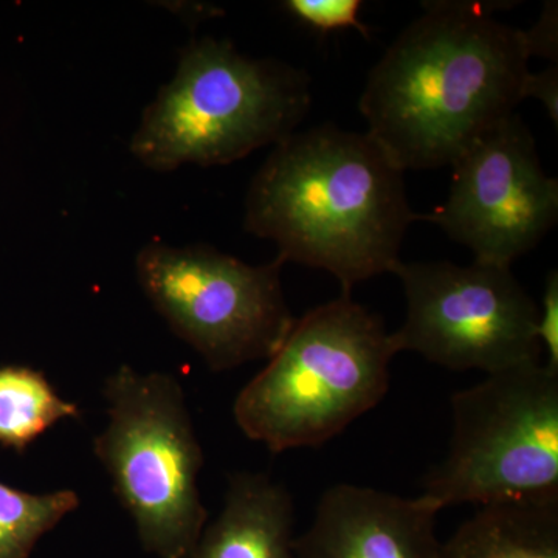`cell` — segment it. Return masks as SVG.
Listing matches in <instances>:
<instances>
[{"instance_id":"obj_1","label":"cell","mask_w":558,"mask_h":558,"mask_svg":"<svg viewBox=\"0 0 558 558\" xmlns=\"http://www.w3.org/2000/svg\"><path fill=\"white\" fill-rule=\"evenodd\" d=\"M502 2L438 0L371 70L359 109L403 171L453 167L524 101L523 31L495 17Z\"/></svg>"},{"instance_id":"obj_2","label":"cell","mask_w":558,"mask_h":558,"mask_svg":"<svg viewBox=\"0 0 558 558\" xmlns=\"http://www.w3.org/2000/svg\"><path fill=\"white\" fill-rule=\"evenodd\" d=\"M403 172L368 132L329 123L293 132L250 183L245 230L275 242L282 263L328 271L351 295L402 260L418 219Z\"/></svg>"},{"instance_id":"obj_3","label":"cell","mask_w":558,"mask_h":558,"mask_svg":"<svg viewBox=\"0 0 558 558\" xmlns=\"http://www.w3.org/2000/svg\"><path fill=\"white\" fill-rule=\"evenodd\" d=\"M398 354L384 319L341 293L295 319L266 368L241 389L234 421L271 453L315 449L379 405Z\"/></svg>"},{"instance_id":"obj_4","label":"cell","mask_w":558,"mask_h":558,"mask_svg":"<svg viewBox=\"0 0 558 558\" xmlns=\"http://www.w3.org/2000/svg\"><path fill=\"white\" fill-rule=\"evenodd\" d=\"M311 102L304 70L250 58L229 40H193L143 112L131 153L154 171L233 163L288 138Z\"/></svg>"},{"instance_id":"obj_5","label":"cell","mask_w":558,"mask_h":558,"mask_svg":"<svg viewBox=\"0 0 558 558\" xmlns=\"http://www.w3.org/2000/svg\"><path fill=\"white\" fill-rule=\"evenodd\" d=\"M102 398L109 421L94 453L134 520L140 545L159 558H189L208 510L197 486L204 451L182 384L123 365L106 377Z\"/></svg>"},{"instance_id":"obj_6","label":"cell","mask_w":558,"mask_h":558,"mask_svg":"<svg viewBox=\"0 0 558 558\" xmlns=\"http://www.w3.org/2000/svg\"><path fill=\"white\" fill-rule=\"evenodd\" d=\"M447 457L418 495L451 506L558 495V373L545 363L488 374L451 396Z\"/></svg>"},{"instance_id":"obj_7","label":"cell","mask_w":558,"mask_h":558,"mask_svg":"<svg viewBox=\"0 0 558 558\" xmlns=\"http://www.w3.org/2000/svg\"><path fill=\"white\" fill-rule=\"evenodd\" d=\"M282 266L278 258L250 266L208 245L159 241L135 260L154 310L215 373L269 360L289 336L296 318L282 290Z\"/></svg>"},{"instance_id":"obj_8","label":"cell","mask_w":558,"mask_h":558,"mask_svg":"<svg viewBox=\"0 0 558 558\" xmlns=\"http://www.w3.org/2000/svg\"><path fill=\"white\" fill-rule=\"evenodd\" d=\"M392 274L405 293L399 352H417L451 371L497 374L538 363V306L512 267L450 260H400Z\"/></svg>"},{"instance_id":"obj_9","label":"cell","mask_w":558,"mask_h":558,"mask_svg":"<svg viewBox=\"0 0 558 558\" xmlns=\"http://www.w3.org/2000/svg\"><path fill=\"white\" fill-rule=\"evenodd\" d=\"M449 197L425 216L476 263L512 267L558 219V182L539 161L534 135L513 113L453 163Z\"/></svg>"},{"instance_id":"obj_10","label":"cell","mask_w":558,"mask_h":558,"mask_svg":"<svg viewBox=\"0 0 558 558\" xmlns=\"http://www.w3.org/2000/svg\"><path fill=\"white\" fill-rule=\"evenodd\" d=\"M438 513L421 497L337 484L295 538V558H439Z\"/></svg>"},{"instance_id":"obj_11","label":"cell","mask_w":558,"mask_h":558,"mask_svg":"<svg viewBox=\"0 0 558 558\" xmlns=\"http://www.w3.org/2000/svg\"><path fill=\"white\" fill-rule=\"evenodd\" d=\"M295 505L267 473L230 476L223 508L189 558H295Z\"/></svg>"},{"instance_id":"obj_12","label":"cell","mask_w":558,"mask_h":558,"mask_svg":"<svg viewBox=\"0 0 558 558\" xmlns=\"http://www.w3.org/2000/svg\"><path fill=\"white\" fill-rule=\"evenodd\" d=\"M439 558H558V495L481 506Z\"/></svg>"},{"instance_id":"obj_13","label":"cell","mask_w":558,"mask_h":558,"mask_svg":"<svg viewBox=\"0 0 558 558\" xmlns=\"http://www.w3.org/2000/svg\"><path fill=\"white\" fill-rule=\"evenodd\" d=\"M78 405L62 399L44 373L28 366L0 368V444L24 453L47 429L78 418Z\"/></svg>"},{"instance_id":"obj_14","label":"cell","mask_w":558,"mask_h":558,"mask_svg":"<svg viewBox=\"0 0 558 558\" xmlns=\"http://www.w3.org/2000/svg\"><path fill=\"white\" fill-rule=\"evenodd\" d=\"M72 488L28 494L0 483V558H28L43 535L80 508Z\"/></svg>"},{"instance_id":"obj_15","label":"cell","mask_w":558,"mask_h":558,"mask_svg":"<svg viewBox=\"0 0 558 558\" xmlns=\"http://www.w3.org/2000/svg\"><path fill=\"white\" fill-rule=\"evenodd\" d=\"M282 7L301 24L323 35L355 28L369 38V28L360 21V0H288Z\"/></svg>"},{"instance_id":"obj_16","label":"cell","mask_w":558,"mask_h":558,"mask_svg":"<svg viewBox=\"0 0 558 558\" xmlns=\"http://www.w3.org/2000/svg\"><path fill=\"white\" fill-rule=\"evenodd\" d=\"M537 340L546 354L545 366L558 373V274L549 271L543 292L542 306H538Z\"/></svg>"},{"instance_id":"obj_17","label":"cell","mask_w":558,"mask_h":558,"mask_svg":"<svg viewBox=\"0 0 558 558\" xmlns=\"http://www.w3.org/2000/svg\"><path fill=\"white\" fill-rule=\"evenodd\" d=\"M529 57H542L557 64L558 54V7L557 2H546L537 24L523 31Z\"/></svg>"},{"instance_id":"obj_18","label":"cell","mask_w":558,"mask_h":558,"mask_svg":"<svg viewBox=\"0 0 558 558\" xmlns=\"http://www.w3.org/2000/svg\"><path fill=\"white\" fill-rule=\"evenodd\" d=\"M535 98L542 101L549 119L558 126V68L557 64L539 73H529L524 83V100Z\"/></svg>"}]
</instances>
